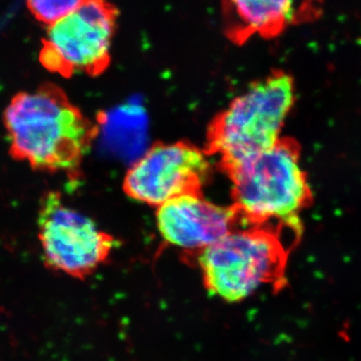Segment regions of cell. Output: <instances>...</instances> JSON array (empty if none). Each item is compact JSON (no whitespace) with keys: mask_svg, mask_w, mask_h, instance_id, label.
Here are the masks:
<instances>
[{"mask_svg":"<svg viewBox=\"0 0 361 361\" xmlns=\"http://www.w3.org/2000/svg\"><path fill=\"white\" fill-rule=\"evenodd\" d=\"M4 123L14 160L47 173H75L99 130L54 84L16 94Z\"/></svg>","mask_w":361,"mask_h":361,"instance_id":"cell-1","label":"cell"},{"mask_svg":"<svg viewBox=\"0 0 361 361\" xmlns=\"http://www.w3.org/2000/svg\"><path fill=\"white\" fill-rule=\"evenodd\" d=\"M226 172L241 223L265 226L275 221L299 227V215L312 202V191L295 141L281 137L272 148Z\"/></svg>","mask_w":361,"mask_h":361,"instance_id":"cell-2","label":"cell"},{"mask_svg":"<svg viewBox=\"0 0 361 361\" xmlns=\"http://www.w3.org/2000/svg\"><path fill=\"white\" fill-rule=\"evenodd\" d=\"M295 97L294 80L284 71L254 82L211 123L209 153L227 171L272 148L281 139Z\"/></svg>","mask_w":361,"mask_h":361,"instance_id":"cell-3","label":"cell"},{"mask_svg":"<svg viewBox=\"0 0 361 361\" xmlns=\"http://www.w3.org/2000/svg\"><path fill=\"white\" fill-rule=\"evenodd\" d=\"M287 251L265 226L236 230L197 254L204 286L227 302H240L283 278Z\"/></svg>","mask_w":361,"mask_h":361,"instance_id":"cell-4","label":"cell"},{"mask_svg":"<svg viewBox=\"0 0 361 361\" xmlns=\"http://www.w3.org/2000/svg\"><path fill=\"white\" fill-rule=\"evenodd\" d=\"M116 18V9L109 0H87L77 11L47 26L40 63L63 78L101 75L110 66Z\"/></svg>","mask_w":361,"mask_h":361,"instance_id":"cell-5","label":"cell"},{"mask_svg":"<svg viewBox=\"0 0 361 361\" xmlns=\"http://www.w3.org/2000/svg\"><path fill=\"white\" fill-rule=\"evenodd\" d=\"M37 227L44 264L77 279L94 274L115 248L114 237L66 205L59 192L42 197Z\"/></svg>","mask_w":361,"mask_h":361,"instance_id":"cell-6","label":"cell"},{"mask_svg":"<svg viewBox=\"0 0 361 361\" xmlns=\"http://www.w3.org/2000/svg\"><path fill=\"white\" fill-rule=\"evenodd\" d=\"M210 171L208 153L185 142L158 144L128 170L123 189L133 200L157 208L192 193H200Z\"/></svg>","mask_w":361,"mask_h":361,"instance_id":"cell-7","label":"cell"},{"mask_svg":"<svg viewBox=\"0 0 361 361\" xmlns=\"http://www.w3.org/2000/svg\"><path fill=\"white\" fill-rule=\"evenodd\" d=\"M156 221L161 238L169 245L196 254L241 224L233 207L214 204L200 193L184 195L158 207Z\"/></svg>","mask_w":361,"mask_h":361,"instance_id":"cell-8","label":"cell"},{"mask_svg":"<svg viewBox=\"0 0 361 361\" xmlns=\"http://www.w3.org/2000/svg\"><path fill=\"white\" fill-rule=\"evenodd\" d=\"M320 0H223L228 33L236 42L271 39L318 16Z\"/></svg>","mask_w":361,"mask_h":361,"instance_id":"cell-9","label":"cell"},{"mask_svg":"<svg viewBox=\"0 0 361 361\" xmlns=\"http://www.w3.org/2000/svg\"><path fill=\"white\" fill-rule=\"evenodd\" d=\"M87 0H26L28 11L42 25L49 26L77 11Z\"/></svg>","mask_w":361,"mask_h":361,"instance_id":"cell-10","label":"cell"}]
</instances>
